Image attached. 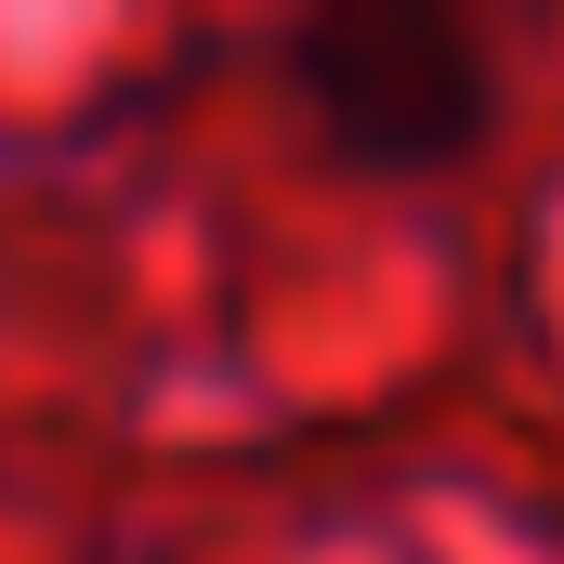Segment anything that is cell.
Here are the masks:
<instances>
[{
    "label": "cell",
    "instance_id": "obj_1",
    "mask_svg": "<svg viewBox=\"0 0 564 564\" xmlns=\"http://www.w3.org/2000/svg\"><path fill=\"white\" fill-rule=\"evenodd\" d=\"M289 93H302V119L328 132L341 171H381V184H421L446 158H473L486 119H499L486 53L446 13H315V26H289Z\"/></svg>",
    "mask_w": 564,
    "mask_h": 564
}]
</instances>
